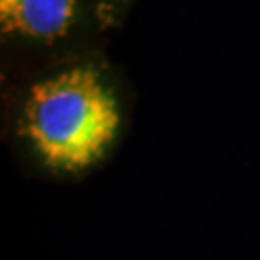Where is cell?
<instances>
[{"instance_id":"6da1fadb","label":"cell","mask_w":260,"mask_h":260,"mask_svg":"<svg viewBox=\"0 0 260 260\" xmlns=\"http://www.w3.org/2000/svg\"><path fill=\"white\" fill-rule=\"evenodd\" d=\"M118 127V103L91 68H72L41 81L23 106L25 137L58 172H81L99 162Z\"/></svg>"},{"instance_id":"7a4b0ae2","label":"cell","mask_w":260,"mask_h":260,"mask_svg":"<svg viewBox=\"0 0 260 260\" xmlns=\"http://www.w3.org/2000/svg\"><path fill=\"white\" fill-rule=\"evenodd\" d=\"M77 0H0L4 33L27 39H56L74 23Z\"/></svg>"}]
</instances>
